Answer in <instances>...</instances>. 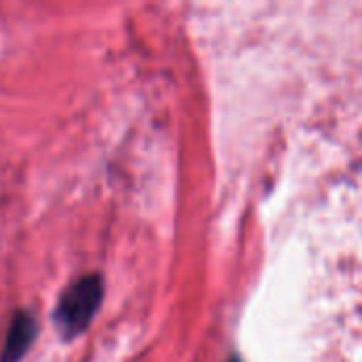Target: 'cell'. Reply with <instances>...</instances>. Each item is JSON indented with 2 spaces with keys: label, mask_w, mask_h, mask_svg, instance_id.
<instances>
[{
  "label": "cell",
  "mask_w": 362,
  "mask_h": 362,
  "mask_svg": "<svg viewBox=\"0 0 362 362\" xmlns=\"http://www.w3.org/2000/svg\"><path fill=\"white\" fill-rule=\"evenodd\" d=\"M104 299V282L98 274L83 276L74 284H70L53 312V325L64 341H72L78 337L91 320L95 318Z\"/></svg>",
  "instance_id": "obj_1"
},
{
  "label": "cell",
  "mask_w": 362,
  "mask_h": 362,
  "mask_svg": "<svg viewBox=\"0 0 362 362\" xmlns=\"http://www.w3.org/2000/svg\"><path fill=\"white\" fill-rule=\"evenodd\" d=\"M36 333H38L36 320L28 312H17L11 320L4 346L0 352V362H21V358L32 348Z\"/></svg>",
  "instance_id": "obj_2"
}]
</instances>
